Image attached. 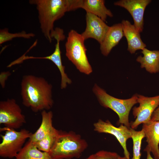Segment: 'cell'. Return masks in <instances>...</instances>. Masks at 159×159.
<instances>
[{
    "instance_id": "603a6c76",
    "label": "cell",
    "mask_w": 159,
    "mask_h": 159,
    "mask_svg": "<svg viewBox=\"0 0 159 159\" xmlns=\"http://www.w3.org/2000/svg\"><path fill=\"white\" fill-rule=\"evenodd\" d=\"M118 155L115 152L101 150L91 154L85 159H116Z\"/></svg>"
},
{
    "instance_id": "5b68a950",
    "label": "cell",
    "mask_w": 159,
    "mask_h": 159,
    "mask_svg": "<svg viewBox=\"0 0 159 159\" xmlns=\"http://www.w3.org/2000/svg\"><path fill=\"white\" fill-rule=\"evenodd\" d=\"M85 41L81 34L71 30L65 44L66 55L80 72L88 75L92 69L86 55Z\"/></svg>"
},
{
    "instance_id": "7c38bea8",
    "label": "cell",
    "mask_w": 159,
    "mask_h": 159,
    "mask_svg": "<svg viewBox=\"0 0 159 159\" xmlns=\"http://www.w3.org/2000/svg\"><path fill=\"white\" fill-rule=\"evenodd\" d=\"M150 0H121L114 3L115 5L126 9L130 14L134 22V25L140 33L144 25V14Z\"/></svg>"
},
{
    "instance_id": "ac0fdd59",
    "label": "cell",
    "mask_w": 159,
    "mask_h": 159,
    "mask_svg": "<svg viewBox=\"0 0 159 159\" xmlns=\"http://www.w3.org/2000/svg\"><path fill=\"white\" fill-rule=\"evenodd\" d=\"M105 2L103 0H83L81 8L105 22L107 16L112 17L113 15L110 10L106 7Z\"/></svg>"
},
{
    "instance_id": "9a60e30c",
    "label": "cell",
    "mask_w": 159,
    "mask_h": 159,
    "mask_svg": "<svg viewBox=\"0 0 159 159\" xmlns=\"http://www.w3.org/2000/svg\"><path fill=\"white\" fill-rule=\"evenodd\" d=\"M123 36L121 23L110 26L103 41L100 44V48L102 54L105 56H107L112 49L118 44Z\"/></svg>"
},
{
    "instance_id": "6da1fadb",
    "label": "cell",
    "mask_w": 159,
    "mask_h": 159,
    "mask_svg": "<svg viewBox=\"0 0 159 159\" xmlns=\"http://www.w3.org/2000/svg\"><path fill=\"white\" fill-rule=\"evenodd\" d=\"M52 88L51 84L43 77L24 75L21 82L23 104L34 112L49 110L53 104Z\"/></svg>"
},
{
    "instance_id": "7402d4cb",
    "label": "cell",
    "mask_w": 159,
    "mask_h": 159,
    "mask_svg": "<svg viewBox=\"0 0 159 159\" xmlns=\"http://www.w3.org/2000/svg\"><path fill=\"white\" fill-rule=\"evenodd\" d=\"M35 34L32 33H27L25 31L12 33H10L7 28L0 30V44H2L7 41L12 40L15 38H23L29 39L34 37Z\"/></svg>"
},
{
    "instance_id": "cb8c5ba5",
    "label": "cell",
    "mask_w": 159,
    "mask_h": 159,
    "mask_svg": "<svg viewBox=\"0 0 159 159\" xmlns=\"http://www.w3.org/2000/svg\"><path fill=\"white\" fill-rule=\"evenodd\" d=\"M151 120L152 121L159 120V105L153 113Z\"/></svg>"
},
{
    "instance_id": "44dd1931",
    "label": "cell",
    "mask_w": 159,
    "mask_h": 159,
    "mask_svg": "<svg viewBox=\"0 0 159 159\" xmlns=\"http://www.w3.org/2000/svg\"><path fill=\"white\" fill-rule=\"evenodd\" d=\"M131 133V137L133 143V157L132 159H140L142 141L145 137L144 130L137 131L131 127L130 128Z\"/></svg>"
},
{
    "instance_id": "52a82bcc",
    "label": "cell",
    "mask_w": 159,
    "mask_h": 159,
    "mask_svg": "<svg viewBox=\"0 0 159 159\" xmlns=\"http://www.w3.org/2000/svg\"><path fill=\"white\" fill-rule=\"evenodd\" d=\"M26 122L25 116L14 99H8L0 102V124L5 127L16 129Z\"/></svg>"
},
{
    "instance_id": "8fae6325",
    "label": "cell",
    "mask_w": 159,
    "mask_h": 159,
    "mask_svg": "<svg viewBox=\"0 0 159 159\" xmlns=\"http://www.w3.org/2000/svg\"><path fill=\"white\" fill-rule=\"evenodd\" d=\"M86 28L81 35L85 40L91 38L100 44L110 26L101 18L89 12H86Z\"/></svg>"
},
{
    "instance_id": "7a4b0ae2",
    "label": "cell",
    "mask_w": 159,
    "mask_h": 159,
    "mask_svg": "<svg viewBox=\"0 0 159 159\" xmlns=\"http://www.w3.org/2000/svg\"><path fill=\"white\" fill-rule=\"evenodd\" d=\"M38 12L40 28L46 38L51 42V35L54 31V23L66 12L81 8L82 0H30Z\"/></svg>"
},
{
    "instance_id": "d6986e66",
    "label": "cell",
    "mask_w": 159,
    "mask_h": 159,
    "mask_svg": "<svg viewBox=\"0 0 159 159\" xmlns=\"http://www.w3.org/2000/svg\"><path fill=\"white\" fill-rule=\"evenodd\" d=\"M15 158L16 159H54L49 153L40 150L29 140L25 144Z\"/></svg>"
},
{
    "instance_id": "9c48e42d",
    "label": "cell",
    "mask_w": 159,
    "mask_h": 159,
    "mask_svg": "<svg viewBox=\"0 0 159 159\" xmlns=\"http://www.w3.org/2000/svg\"><path fill=\"white\" fill-rule=\"evenodd\" d=\"M51 37L54 38L56 40V43L55 45V49L54 52L51 55L44 57H35L24 55L22 57L23 61L27 59H42L49 60L53 62L58 68L61 74V87L62 89L65 88L67 84H70L72 82L64 71L65 67L63 65L61 57L59 43L60 41L64 40L65 36L64 34L62 29L59 28H57L52 32L51 35Z\"/></svg>"
},
{
    "instance_id": "2e32d148",
    "label": "cell",
    "mask_w": 159,
    "mask_h": 159,
    "mask_svg": "<svg viewBox=\"0 0 159 159\" xmlns=\"http://www.w3.org/2000/svg\"><path fill=\"white\" fill-rule=\"evenodd\" d=\"M141 53L143 56H139L136 61L141 64V67L148 72L156 73L159 72V50H150L144 48Z\"/></svg>"
},
{
    "instance_id": "d4e9b609",
    "label": "cell",
    "mask_w": 159,
    "mask_h": 159,
    "mask_svg": "<svg viewBox=\"0 0 159 159\" xmlns=\"http://www.w3.org/2000/svg\"><path fill=\"white\" fill-rule=\"evenodd\" d=\"M144 151H146L147 152V156L146 159H155L152 157L150 154L151 152L148 147H146L144 149Z\"/></svg>"
},
{
    "instance_id": "8992f818",
    "label": "cell",
    "mask_w": 159,
    "mask_h": 159,
    "mask_svg": "<svg viewBox=\"0 0 159 159\" xmlns=\"http://www.w3.org/2000/svg\"><path fill=\"white\" fill-rule=\"evenodd\" d=\"M0 130L5 131L4 135H1L2 140L0 144V156L3 158H16L32 134L25 129L17 131L5 127Z\"/></svg>"
},
{
    "instance_id": "ba28073f",
    "label": "cell",
    "mask_w": 159,
    "mask_h": 159,
    "mask_svg": "<svg viewBox=\"0 0 159 159\" xmlns=\"http://www.w3.org/2000/svg\"><path fill=\"white\" fill-rule=\"evenodd\" d=\"M138 107L132 109V113L135 120L130 124L131 128L135 129L140 124L151 120L152 115L159 105V95L149 97L138 95Z\"/></svg>"
},
{
    "instance_id": "5bb4252c",
    "label": "cell",
    "mask_w": 159,
    "mask_h": 159,
    "mask_svg": "<svg viewBox=\"0 0 159 159\" xmlns=\"http://www.w3.org/2000/svg\"><path fill=\"white\" fill-rule=\"evenodd\" d=\"M147 147L153 154L155 159H159V120H150L143 124Z\"/></svg>"
},
{
    "instance_id": "4fadbf2b",
    "label": "cell",
    "mask_w": 159,
    "mask_h": 159,
    "mask_svg": "<svg viewBox=\"0 0 159 159\" xmlns=\"http://www.w3.org/2000/svg\"><path fill=\"white\" fill-rule=\"evenodd\" d=\"M124 35L128 44L127 50L131 54L135 53L138 50H142L146 44L143 42L140 32L135 26L127 20H123L121 23Z\"/></svg>"
},
{
    "instance_id": "e0dca14e",
    "label": "cell",
    "mask_w": 159,
    "mask_h": 159,
    "mask_svg": "<svg viewBox=\"0 0 159 159\" xmlns=\"http://www.w3.org/2000/svg\"><path fill=\"white\" fill-rule=\"evenodd\" d=\"M42 121L38 129L32 133L29 140L35 143L42 140L54 127L52 125L53 114L52 111L44 110L41 113Z\"/></svg>"
},
{
    "instance_id": "30bf717a",
    "label": "cell",
    "mask_w": 159,
    "mask_h": 159,
    "mask_svg": "<svg viewBox=\"0 0 159 159\" xmlns=\"http://www.w3.org/2000/svg\"><path fill=\"white\" fill-rule=\"evenodd\" d=\"M94 130L99 133H108L114 136L118 140L124 150V156L130 159V154L127 148V140L131 138L130 129L123 124L118 127L113 125L108 120L104 121L101 119L93 124Z\"/></svg>"
},
{
    "instance_id": "484cf974",
    "label": "cell",
    "mask_w": 159,
    "mask_h": 159,
    "mask_svg": "<svg viewBox=\"0 0 159 159\" xmlns=\"http://www.w3.org/2000/svg\"><path fill=\"white\" fill-rule=\"evenodd\" d=\"M116 159H127L125 156L124 157H122L118 155Z\"/></svg>"
},
{
    "instance_id": "ffe728a7",
    "label": "cell",
    "mask_w": 159,
    "mask_h": 159,
    "mask_svg": "<svg viewBox=\"0 0 159 159\" xmlns=\"http://www.w3.org/2000/svg\"><path fill=\"white\" fill-rule=\"evenodd\" d=\"M59 131L54 128L42 140L33 143L40 150L49 153L55 143Z\"/></svg>"
},
{
    "instance_id": "3957f363",
    "label": "cell",
    "mask_w": 159,
    "mask_h": 159,
    "mask_svg": "<svg viewBox=\"0 0 159 159\" xmlns=\"http://www.w3.org/2000/svg\"><path fill=\"white\" fill-rule=\"evenodd\" d=\"M87 146L86 141L80 135L73 131H60L49 153L54 159L78 158Z\"/></svg>"
},
{
    "instance_id": "277c9868",
    "label": "cell",
    "mask_w": 159,
    "mask_h": 159,
    "mask_svg": "<svg viewBox=\"0 0 159 159\" xmlns=\"http://www.w3.org/2000/svg\"><path fill=\"white\" fill-rule=\"evenodd\" d=\"M93 91L101 105L111 109L117 114L120 123L129 129L131 127L129 121V114L132 107L138 103V94L134 95L129 99H120L109 95L96 84L93 87Z\"/></svg>"
}]
</instances>
